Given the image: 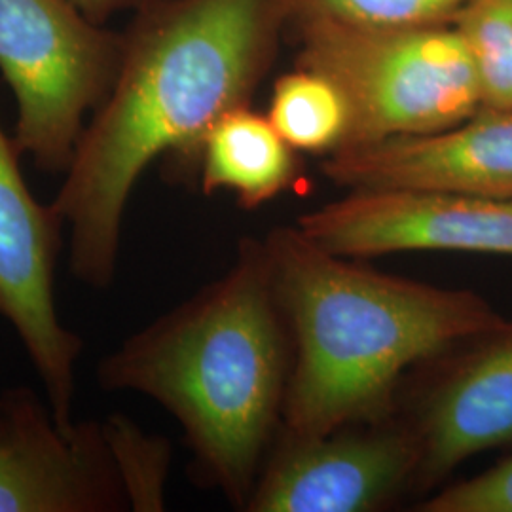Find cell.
Wrapping results in <instances>:
<instances>
[{
    "instance_id": "cell-1",
    "label": "cell",
    "mask_w": 512,
    "mask_h": 512,
    "mask_svg": "<svg viewBox=\"0 0 512 512\" xmlns=\"http://www.w3.org/2000/svg\"><path fill=\"white\" fill-rule=\"evenodd\" d=\"M114 86L86 126L52 209L71 274L109 287L129 196L164 154L200 156L222 114L251 105L289 29L283 0H141Z\"/></svg>"
},
{
    "instance_id": "cell-2",
    "label": "cell",
    "mask_w": 512,
    "mask_h": 512,
    "mask_svg": "<svg viewBox=\"0 0 512 512\" xmlns=\"http://www.w3.org/2000/svg\"><path fill=\"white\" fill-rule=\"evenodd\" d=\"M264 245L296 344L281 412L289 437L382 420L404 370L505 321L475 291L376 272L298 226L274 228Z\"/></svg>"
},
{
    "instance_id": "cell-3",
    "label": "cell",
    "mask_w": 512,
    "mask_h": 512,
    "mask_svg": "<svg viewBox=\"0 0 512 512\" xmlns=\"http://www.w3.org/2000/svg\"><path fill=\"white\" fill-rule=\"evenodd\" d=\"M281 317L266 245L243 239L226 274L99 363V384L162 404L181 423L200 473L247 505L283 412Z\"/></svg>"
},
{
    "instance_id": "cell-4",
    "label": "cell",
    "mask_w": 512,
    "mask_h": 512,
    "mask_svg": "<svg viewBox=\"0 0 512 512\" xmlns=\"http://www.w3.org/2000/svg\"><path fill=\"white\" fill-rule=\"evenodd\" d=\"M296 31V67L344 95L340 148L456 126L482 107L475 67L454 21L378 25L310 19Z\"/></svg>"
},
{
    "instance_id": "cell-5",
    "label": "cell",
    "mask_w": 512,
    "mask_h": 512,
    "mask_svg": "<svg viewBox=\"0 0 512 512\" xmlns=\"http://www.w3.org/2000/svg\"><path fill=\"white\" fill-rule=\"evenodd\" d=\"M122 33L71 0H0V71L18 103L14 143L46 173H67L84 118L107 99Z\"/></svg>"
},
{
    "instance_id": "cell-6",
    "label": "cell",
    "mask_w": 512,
    "mask_h": 512,
    "mask_svg": "<svg viewBox=\"0 0 512 512\" xmlns=\"http://www.w3.org/2000/svg\"><path fill=\"white\" fill-rule=\"evenodd\" d=\"M63 226L52 205H40L27 188L18 147L0 126V315L16 329L37 368L57 427L73 433L82 342L55 310L54 268Z\"/></svg>"
},
{
    "instance_id": "cell-7",
    "label": "cell",
    "mask_w": 512,
    "mask_h": 512,
    "mask_svg": "<svg viewBox=\"0 0 512 512\" xmlns=\"http://www.w3.org/2000/svg\"><path fill=\"white\" fill-rule=\"evenodd\" d=\"M317 245L351 258L404 251L512 256V198L416 190H349L300 215Z\"/></svg>"
},
{
    "instance_id": "cell-8",
    "label": "cell",
    "mask_w": 512,
    "mask_h": 512,
    "mask_svg": "<svg viewBox=\"0 0 512 512\" xmlns=\"http://www.w3.org/2000/svg\"><path fill=\"white\" fill-rule=\"evenodd\" d=\"M129 501L103 425L57 427L29 389L0 397V512H109Z\"/></svg>"
},
{
    "instance_id": "cell-9",
    "label": "cell",
    "mask_w": 512,
    "mask_h": 512,
    "mask_svg": "<svg viewBox=\"0 0 512 512\" xmlns=\"http://www.w3.org/2000/svg\"><path fill=\"white\" fill-rule=\"evenodd\" d=\"M323 173L348 190L512 198V110L480 107L450 128L338 148Z\"/></svg>"
},
{
    "instance_id": "cell-10",
    "label": "cell",
    "mask_w": 512,
    "mask_h": 512,
    "mask_svg": "<svg viewBox=\"0 0 512 512\" xmlns=\"http://www.w3.org/2000/svg\"><path fill=\"white\" fill-rule=\"evenodd\" d=\"M420 463L414 431L376 429L291 437L247 501L253 512H365L382 505Z\"/></svg>"
},
{
    "instance_id": "cell-11",
    "label": "cell",
    "mask_w": 512,
    "mask_h": 512,
    "mask_svg": "<svg viewBox=\"0 0 512 512\" xmlns=\"http://www.w3.org/2000/svg\"><path fill=\"white\" fill-rule=\"evenodd\" d=\"M423 404L414 431L416 476L433 486L471 456L512 442V321L458 348Z\"/></svg>"
},
{
    "instance_id": "cell-12",
    "label": "cell",
    "mask_w": 512,
    "mask_h": 512,
    "mask_svg": "<svg viewBox=\"0 0 512 512\" xmlns=\"http://www.w3.org/2000/svg\"><path fill=\"white\" fill-rule=\"evenodd\" d=\"M266 114L251 105L222 114L203 137L198 165L205 194L228 190L255 209L285 192L296 177V154Z\"/></svg>"
},
{
    "instance_id": "cell-13",
    "label": "cell",
    "mask_w": 512,
    "mask_h": 512,
    "mask_svg": "<svg viewBox=\"0 0 512 512\" xmlns=\"http://www.w3.org/2000/svg\"><path fill=\"white\" fill-rule=\"evenodd\" d=\"M266 116L296 152L329 156L346 143V99L332 80L311 69L294 67L275 80Z\"/></svg>"
},
{
    "instance_id": "cell-14",
    "label": "cell",
    "mask_w": 512,
    "mask_h": 512,
    "mask_svg": "<svg viewBox=\"0 0 512 512\" xmlns=\"http://www.w3.org/2000/svg\"><path fill=\"white\" fill-rule=\"evenodd\" d=\"M486 109L512 110V0H467L454 19Z\"/></svg>"
},
{
    "instance_id": "cell-15",
    "label": "cell",
    "mask_w": 512,
    "mask_h": 512,
    "mask_svg": "<svg viewBox=\"0 0 512 512\" xmlns=\"http://www.w3.org/2000/svg\"><path fill=\"white\" fill-rule=\"evenodd\" d=\"M103 427L131 509L162 511L169 465L167 444L143 435L122 416L110 418Z\"/></svg>"
},
{
    "instance_id": "cell-16",
    "label": "cell",
    "mask_w": 512,
    "mask_h": 512,
    "mask_svg": "<svg viewBox=\"0 0 512 512\" xmlns=\"http://www.w3.org/2000/svg\"><path fill=\"white\" fill-rule=\"evenodd\" d=\"M289 29L310 19L408 25L450 23L467 0H283Z\"/></svg>"
},
{
    "instance_id": "cell-17",
    "label": "cell",
    "mask_w": 512,
    "mask_h": 512,
    "mask_svg": "<svg viewBox=\"0 0 512 512\" xmlns=\"http://www.w3.org/2000/svg\"><path fill=\"white\" fill-rule=\"evenodd\" d=\"M423 512H512V458L440 490L418 507Z\"/></svg>"
},
{
    "instance_id": "cell-18",
    "label": "cell",
    "mask_w": 512,
    "mask_h": 512,
    "mask_svg": "<svg viewBox=\"0 0 512 512\" xmlns=\"http://www.w3.org/2000/svg\"><path fill=\"white\" fill-rule=\"evenodd\" d=\"M95 23H105L120 10H133L141 0H71Z\"/></svg>"
}]
</instances>
